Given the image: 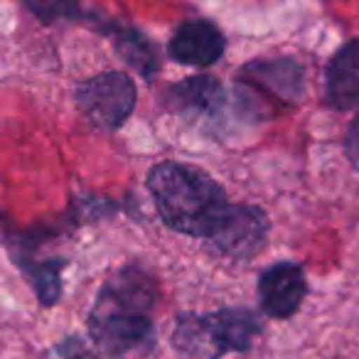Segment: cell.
<instances>
[{"mask_svg":"<svg viewBox=\"0 0 359 359\" xmlns=\"http://www.w3.org/2000/svg\"><path fill=\"white\" fill-rule=\"evenodd\" d=\"M148 190L170 229L215 241L229 219L231 205L210 175L185 163H160L150 170Z\"/></svg>","mask_w":359,"mask_h":359,"instance_id":"cell-1","label":"cell"},{"mask_svg":"<svg viewBox=\"0 0 359 359\" xmlns=\"http://www.w3.org/2000/svg\"><path fill=\"white\" fill-rule=\"evenodd\" d=\"M155 283L140 269H123L96 295L89 334L109 357H121L145 344L153 332Z\"/></svg>","mask_w":359,"mask_h":359,"instance_id":"cell-2","label":"cell"},{"mask_svg":"<svg viewBox=\"0 0 359 359\" xmlns=\"http://www.w3.org/2000/svg\"><path fill=\"white\" fill-rule=\"evenodd\" d=\"M259 334V318L251 310L224 308L207 315H180L172 344L180 359H219L229 352H246Z\"/></svg>","mask_w":359,"mask_h":359,"instance_id":"cell-3","label":"cell"},{"mask_svg":"<svg viewBox=\"0 0 359 359\" xmlns=\"http://www.w3.org/2000/svg\"><path fill=\"white\" fill-rule=\"evenodd\" d=\"M76 106L91 126L116 130L135 106V86L123 72H104L76 86Z\"/></svg>","mask_w":359,"mask_h":359,"instance_id":"cell-4","label":"cell"},{"mask_svg":"<svg viewBox=\"0 0 359 359\" xmlns=\"http://www.w3.org/2000/svg\"><path fill=\"white\" fill-rule=\"evenodd\" d=\"M305 293H308V285H305L303 269L298 264H290V261L269 266L259 278L261 310L269 318H290L300 308Z\"/></svg>","mask_w":359,"mask_h":359,"instance_id":"cell-5","label":"cell"},{"mask_svg":"<svg viewBox=\"0 0 359 359\" xmlns=\"http://www.w3.org/2000/svg\"><path fill=\"white\" fill-rule=\"evenodd\" d=\"M239 79L244 86H251L280 104H293L303 94V67L288 57L249 62Z\"/></svg>","mask_w":359,"mask_h":359,"instance_id":"cell-6","label":"cell"},{"mask_svg":"<svg viewBox=\"0 0 359 359\" xmlns=\"http://www.w3.org/2000/svg\"><path fill=\"white\" fill-rule=\"evenodd\" d=\"M165 106L182 118L210 121L219 118V114L226 106V96L215 76L200 74L170 86L165 94Z\"/></svg>","mask_w":359,"mask_h":359,"instance_id":"cell-7","label":"cell"},{"mask_svg":"<svg viewBox=\"0 0 359 359\" xmlns=\"http://www.w3.org/2000/svg\"><path fill=\"white\" fill-rule=\"evenodd\" d=\"M224 35L210 20H187L172 32L168 55L177 65L210 67L224 55Z\"/></svg>","mask_w":359,"mask_h":359,"instance_id":"cell-8","label":"cell"},{"mask_svg":"<svg viewBox=\"0 0 359 359\" xmlns=\"http://www.w3.org/2000/svg\"><path fill=\"white\" fill-rule=\"evenodd\" d=\"M269 234V219L251 205H234L226 224L212 244L231 259H249L264 246Z\"/></svg>","mask_w":359,"mask_h":359,"instance_id":"cell-9","label":"cell"},{"mask_svg":"<svg viewBox=\"0 0 359 359\" xmlns=\"http://www.w3.org/2000/svg\"><path fill=\"white\" fill-rule=\"evenodd\" d=\"M327 104L339 111L359 109V40L347 42L330 60Z\"/></svg>","mask_w":359,"mask_h":359,"instance_id":"cell-10","label":"cell"},{"mask_svg":"<svg viewBox=\"0 0 359 359\" xmlns=\"http://www.w3.org/2000/svg\"><path fill=\"white\" fill-rule=\"evenodd\" d=\"M106 35L114 40V47H116V52L121 55V60H123L128 67H133L140 76L150 79V76L160 69L158 50H155V45L140 30H135V27L114 20V25L109 27V32H106Z\"/></svg>","mask_w":359,"mask_h":359,"instance_id":"cell-11","label":"cell"},{"mask_svg":"<svg viewBox=\"0 0 359 359\" xmlns=\"http://www.w3.org/2000/svg\"><path fill=\"white\" fill-rule=\"evenodd\" d=\"M25 8L42 22L55 20H74V22H89L96 30L106 32L114 20L101 13L86 11L79 0H25Z\"/></svg>","mask_w":359,"mask_h":359,"instance_id":"cell-12","label":"cell"},{"mask_svg":"<svg viewBox=\"0 0 359 359\" xmlns=\"http://www.w3.org/2000/svg\"><path fill=\"white\" fill-rule=\"evenodd\" d=\"M47 359H91V357L79 339H67V342L57 344Z\"/></svg>","mask_w":359,"mask_h":359,"instance_id":"cell-13","label":"cell"},{"mask_svg":"<svg viewBox=\"0 0 359 359\" xmlns=\"http://www.w3.org/2000/svg\"><path fill=\"white\" fill-rule=\"evenodd\" d=\"M344 153H347L352 168L359 172V116L349 123V130L344 135Z\"/></svg>","mask_w":359,"mask_h":359,"instance_id":"cell-14","label":"cell"}]
</instances>
